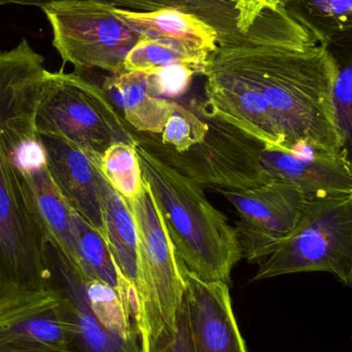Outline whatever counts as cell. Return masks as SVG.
Segmentation results:
<instances>
[{
	"mask_svg": "<svg viewBox=\"0 0 352 352\" xmlns=\"http://www.w3.org/2000/svg\"><path fill=\"white\" fill-rule=\"evenodd\" d=\"M270 109L285 150L340 157L332 109L334 67L318 38L281 6L245 31L219 36Z\"/></svg>",
	"mask_w": 352,
	"mask_h": 352,
	"instance_id": "1",
	"label": "cell"
},
{
	"mask_svg": "<svg viewBox=\"0 0 352 352\" xmlns=\"http://www.w3.org/2000/svg\"><path fill=\"white\" fill-rule=\"evenodd\" d=\"M47 72L27 39L0 51V312L53 289L47 234L18 158Z\"/></svg>",
	"mask_w": 352,
	"mask_h": 352,
	"instance_id": "2",
	"label": "cell"
},
{
	"mask_svg": "<svg viewBox=\"0 0 352 352\" xmlns=\"http://www.w3.org/2000/svg\"><path fill=\"white\" fill-rule=\"evenodd\" d=\"M136 150L180 262L203 280L229 285L234 267L243 258L235 228L199 184L138 142Z\"/></svg>",
	"mask_w": 352,
	"mask_h": 352,
	"instance_id": "3",
	"label": "cell"
},
{
	"mask_svg": "<svg viewBox=\"0 0 352 352\" xmlns=\"http://www.w3.org/2000/svg\"><path fill=\"white\" fill-rule=\"evenodd\" d=\"M126 202L138 236L135 327L140 351L158 352L175 336L186 280L148 184L144 182L140 195Z\"/></svg>",
	"mask_w": 352,
	"mask_h": 352,
	"instance_id": "4",
	"label": "cell"
},
{
	"mask_svg": "<svg viewBox=\"0 0 352 352\" xmlns=\"http://www.w3.org/2000/svg\"><path fill=\"white\" fill-rule=\"evenodd\" d=\"M37 135L61 138L84 151L98 166L109 146L136 144L126 123L102 87L78 74H45L36 111Z\"/></svg>",
	"mask_w": 352,
	"mask_h": 352,
	"instance_id": "5",
	"label": "cell"
},
{
	"mask_svg": "<svg viewBox=\"0 0 352 352\" xmlns=\"http://www.w3.org/2000/svg\"><path fill=\"white\" fill-rule=\"evenodd\" d=\"M303 272L330 273L352 287V192L306 197L295 229L252 281Z\"/></svg>",
	"mask_w": 352,
	"mask_h": 352,
	"instance_id": "6",
	"label": "cell"
},
{
	"mask_svg": "<svg viewBox=\"0 0 352 352\" xmlns=\"http://www.w3.org/2000/svg\"><path fill=\"white\" fill-rule=\"evenodd\" d=\"M195 105L208 126L200 142L175 152L156 136L135 132L138 144L201 188L242 190L269 182L270 177L261 164L264 144L212 115L202 101Z\"/></svg>",
	"mask_w": 352,
	"mask_h": 352,
	"instance_id": "7",
	"label": "cell"
},
{
	"mask_svg": "<svg viewBox=\"0 0 352 352\" xmlns=\"http://www.w3.org/2000/svg\"><path fill=\"white\" fill-rule=\"evenodd\" d=\"M99 0H60L41 8L64 63L78 70L124 72V61L142 37Z\"/></svg>",
	"mask_w": 352,
	"mask_h": 352,
	"instance_id": "8",
	"label": "cell"
},
{
	"mask_svg": "<svg viewBox=\"0 0 352 352\" xmlns=\"http://www.w3.org/2000/svg\"><path fill=\"white\" fill-rule=\"evenodd\" d=\"M237 212L236 233L248 263L268 258L295 229L306 196L295 184L270 179L256 188L217 190Z\"/></svg>",
	"mask_w": 352,
	"mask_h": 352,
	"instance_id": "9",
	"label": "cell"
},
{
	"mask_svg": "<svg viewBox=\"0 0 352 352\" xmlns=\"http://www.w3.org/2000/svg\"><path fill=\"white\" fill-rule=\"evenodd\" d=\"M205 107L221 121L268 148H285L267 103L243 68L219 45L205 65Z\"/></svg>",
	"mask_w": 352,
	"mask_h": 352,
	"instance_id": "10",
	"label": "cell"
},
{
	"mask_svg": "<svg viewBox=\"0 0 352 352\" xmlns=\"http://www.w3.org/2000/svg\"><path fill=\"white\" fill-rule=\"evenodd\" d=\"M0 352H76L67 300L58 289L0 312Z\"/></svg>",
	"mask_w": 352,
	"mask_h": 352,
	"instance_id": "11",
	"label": "cell"
},
{
	"mask_svg": "<svg viewBox=\"0 0 352 352\" xmlns=\"http://www.w3.org/2000/svg\"><path fill=\"white\" fill-rule=\"evenodd\" d=\"M180 264L195 352H248L236 322L228 283L203 280Z\"/></svg>",
	"mask_w": 352,
	"mask_h": 352,
	"instance_id": "12",
	"label": "cell"
},
{
	"mask_svg": "<svg viewBox=\"0 0 352 352\" xmlns=\"http://www.w3.org/2000/svg\"><path fill=\"white\" fill-rule=\"evenodd\" d=\"M18 158L31 199L45 228L47 242L80 272L72 230V208L47 170L45 153L36 132L21 144Z\"/></svg>",
	"mask_w": 352,
	"mask_h": 352,
	"instance_id": "13",
	"label": "cell"
},
{
	"mask_svg": "<svg viewBox=\"0 0 352 352\" xmlns=\"http://www.w3.org/2000/svg\"><path fill=\"white\" fill-rule=\"evenodd\" d=\"M47 170L63 198L105 238L98 178L94 161L78 146L61 138L37 135Z\"/></svg>",
	"mask_w": 352,
	"mask_h": 352,
	"instance_id": "14",
	"label": "cell"
},
{
	"mask_svg": "<svg viewBox=\"0 0 352 352\" xmlns=\"http://www.w3.org/2000/svg\"><path fill=\"white\" fill-rule=\"evenodd\" d=\"M260 159L270 179L291 182L306 197L352 192V175L340 157L263 146Z\"/></svg>",
	"mask_w": 352,
	"mask_h": 352,
	"instance_id": "15",
	"label": "cell"
},
{
	"mask_svg": "<svg viewBox=\"0 0 352 352\" xmlns=\"http://www.w3.org/2000/svg\"><path fill=\"white\" fill-rule=\"evenodd\" d=\"M102 88L136 133L159 135L177 105L175 101L156 96L150 74L144 72L111 74L105 78Z\"/></svg>",
	"mask_w": 352,
	"mask_h": 352,
	"instance_id": "16",
	"label": "cell"
},
{
	"mask_svg": "<svg viewBox=\"0 0 352 352\" xmlns=\"http://www.w3.org/2000/svg\"><path fill=\"white\" fill-rule=\"evenodd\" d=\"M113 12L142 38L175 41L203 58H208L217 45L219 33L212 26L195 14L176 8L154 12L113 8Z\"/></svg>",
	"mask_w": 352,
	"mask_h": 352,
	"instance_id": "17",
	"label": "cell"
},
{
	"mask_svg": "<svg viewBox=\"0 0 352 352\" xmlns=\"http://www.w3.org/2000/svg\"><path fill=\"white\" fill-rule=\"evenodd\" d=\"M53 287L67 300L74 324L76 352H142L103 328L85 299L74 268L49 244Z\"/></svg>",
	"mask_w": 352,
	"mask_h": 352,
	"instance_id": "18",
	"label": "cell"
},
{
	"mask_svg": "<svg viewBox=\"0 0 352 352\" xmlns=\"http://www.w3.org/2000/svg\"><path fill=\"white\" fill-rule=\"evenodd\" d=\"M334 67L332 109L339 155L352 175V28L320 41Z\"/></svg>",
	"mask_w": 352,
	"mask_h": 352,
	"instance_id": "19",
	"label": "cell"
},
{
	"mask_svg": "<svg viewBox=\"0 0 352 352\" xmlns=\"http://www.w3.org/2000/svg\"><path fill=\"white\" fill-rule=\"evenodd\" d=\"M99 194L105 240L118 268L136 293L138 283V229L125 199L99 175Z\"/></svg>",
	"mask_w": 352,
	"mask_h": 352,
	"instance_id": "20",
	"label": "cell"
},
{
	"mask_svg": "<svg viewBox=\"0 0 352 352\" xmlns=\"http://www.w3.org/2000/svg\"><path fill=\"white\" fill-rule=\"evenodd\" d=\"M115 8L132 12H154L176 8L195 14L212 26L219 36L239 30V12L236 0H99Z\"/></svg>",
	"mask_w": 352,
	"mask_h": 352,
	"instance_id": "21",
	"label": "cell"
},
{
	"mask_svg": "<svg viewBox=\"0 0 352 352\" xmlns=\"http://www.w3.org/2000/svg\"><path fill=\"white\" fill-rule=\"evenodd\" d=\"M78 283L85 299L103 328L133 346H140L138 330L117 289L109 283L82 276L78 270Z\"/></svg>",
	"mask_w": 352,
	"mask_h": 352,
	"instance_id": "22",
	"label": "cell"
},
{
	"mask_svg": "<svg viewBox=\"0 0 352 352\" xmlns=\"http://www.w3.org/2000/svg\"><path fill=\"white\" fill-rule=\"evenodd\" d=\"M207 59L175 41L142 38L125 58L124 72L153 74L162 68L184 64L196 70L197 74H203Z\"/></svg>",
	"mask_w": 352,
	"mask_h": 352,
	"instance_id": "23",
	"label": "cell"
},
{
	"mask_svg": "<svg viewBox=\"0 0 352 352\" xmlns=\"http://www.w3.org/2000/svg\"><path fill=\"white\" fill-rule=\"evenodd\" d=\"M279 6L318 43L331 33L352 28V0H279Z\"/></svg>",
	"mask_w": 352,
	"mask_h": 352,
	"instance_id": "24",
	"label": "cell"
},
{
	"mask_svg": "<svg viewBox=\"0 0 352 352\" xmlns=\"http://www.w3.org/2000/svg\"><path fill=\"white\" fill-rule=\"evenodd\" d=\"M97 167L111 188L126 200L135 198L144 188L136 144L119 142L109 146Z\"/></svg>",
	"mask_w": 352,
	"mask_h": 352,
	"instance_id": "25",
	"label": "cell"
},
{
	"mask_svg": "<svg viewBox=\"0 0 352 352\" xmlns=\"http://www.w3.org/2000/svg\"><path fill=\"white\" fill-rule=\"evenodd\" d=\"M208 126L195 103H178L158 138L161 144L175 152H184L198 144L206 134Z\"/></svg>",
	"mask_w": 352,
	"mask_h": 352,
	"instance_id": "26",
	"label": "cell"
},
{
	"mask_svg": "<svg viewBox=\"0 0 352 352\" xmlns=\"http://www.w3.org/2000/svg\"><path fill=\"white\" fill-rule=\"evenodd\" d=\"M195 74H198L196 70L184 64L162 68L150 74L153 92L158 97L182 94L188 89Z\"/></svg>",
	"mask_w": 352,
	"mask_h": 352,
	"instance_id": "27",
	"label": "cell"
},
{
	"mask_svg": "<svg viewBox=\"0 0 352 352\" xmlns=\"http://www.w3.org/2000/svg\"><path fill=\"white\" fill-rule=\"evenodd\" d=\"M158 352H195L188 326V314L184 302L178 312L175 336Z\"/></svg>",
	"mask_w": 352,
	"mask_h": 352,
	"instance_id": "28",
	"label": "cell"
},
{
	"mask_svg": "<svg viewBox=\"0 0 352 352\" xmlns=\"http://www.w3.org/2000/svg\"><path fill=\"white\" fill-rule=\"evenodd\" d=\"M278 4L279 0H244L243 10L240 14L238 28L240 31H245L265 8Z\"/></svg>",
	"mask_w": 352,
	"mask_h": 352,
	"instance_id": "29",
	"label": "cell"
},
{
	"mask_svg": "<svg viewBox=\"0 0 352 352\" xmlns=\"http://www.w3.org/2000/svg\"><path fill=\"white\" fill-rule=\"evenodd\" d=\"M56 1H60V0H0V6L20 4V6H38V8H43Z\"/></svg>",
	"mask_w": 352,
	"mask_h": 352,
	"instance_id": "30",
	"label": "cell"
},
{
	"mask_svg": "<svg viewBox=\"0 0 352 352\" xmlns=\"http://www.w3.org/2000/svg\"><path fill=\"white\" fill-rule=\"evenodd\" d=\"M244 0H236V8H237L238 12H239V20L240 14H241L242 10H243Z\"/></svg>",
	"mask_w": 352,
	"mask_h": 352,
	"instance_id": "31",
	"label": "cell"
}]
</instances>
